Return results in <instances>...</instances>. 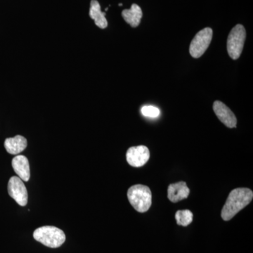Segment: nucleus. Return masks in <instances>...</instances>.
Masks as SVG:
<instances>
[{"instance_id":"nucleus-1","label":"nucleus","mask_w":253,"mask_h":253,"mask_svg":"<svg viewBox=\"0 0 253 253\" xmlns=\"http://www.w3.org/2000/svg\"><path fill=\"white\" fill-rule=\"evenodd\" d=\"M253 199V191L248 188L232 190L221 210V217L223 220H231L241 210L249 206Z\"/></svg>"},{"instance_id":"nucleus-2","label":"nucleus","mask_w":253,"mask_h":253,"mask_svg":"<svg viewBox=\"0 0 253 253\" xmlns=\"http://www.w3.org/2000/svg\"><path fill=\"white\" fill-rule=\"evenodd\" d=\"M129 203L137 212H147L152 204V194L147 186L136 184L131 186L127 191Z\"/></svg>"},{"instance_id":"nucleus-3","label":"nucleus","mask_w":253,"mask_h":253,"mask_svg":"<svg viewBox=\"0 0 253 253\" xmlns=\"http://www.w3.org/2000/svg\"><path fill=\"white\" fill-rule=\"evenodd\" d=\"M33 237L38 242L51 249L60 247L66 241L64 232L59 228L52 226L38 228L33 233Z\"/></svg>"},{"instance_id":"nucleus-4","label":"nucleus","mask_w":253,"mask_h":253,"mask_svg":"<svg viewBox=\"0 0 253 253\" xmlns=\"http://www.w3.org/2000/svg\"><path fill=\"white\" fill-rule=\"evenodd\" d=\"M246 32L244 26L236 25L232 28L227 38V51L231 59H239L244 49Z\"/></svg>"},{"instance_id":"nucleus-5","label":"nucleus","mask_w":253,"mask_h":253,"mask_svg":"<svg viewBox=\"0 0 253 253\" xmlns=\"http://www.w3.org/2000/svg\"><path fill=\"white\" fill-rule=\"evenodd\" d=\"M212 30L206 28L199 31L190 44L189 52L195 59L201 57L210 46L212 38Z\"/></svg>"},{"instance_id":"nucleus-6","label":"nucleus","mask_w":253,"mask_h":253,"mask_svg":"<svg viewBox=\"0 0 253 253\" xmlns=\"http://www.w3.org/2000/svg\"><path fill=\"white\" fill-rule=\"evenodd\" d=\"M8 193L19 206H26L28 204V191L23 180L18 176L10 178L8 183Z\"/></svg>"},{"instance_id":"nucleus-7","label":"nucleus","mask_w":253,"mask_h":253,"mask_svg":"<svg viewBox=\"0 0 253 253\" xmlns=\"http://www.w3.org/2000/svg\"><path fill=\"white\" fill-rule=\"evenodd\" d=\"M149 149L146 146H143V145L132 146L126 151V161L132 167H142L149 161Z\"/></svg>"},{"instance_id":"nucleus-8","label":"nucleus","mask_w":253,"mask_h":253,"mask_svg":"<svg viewBox=\"0 0 253 253\" xmlns=\"http://www.w3.org/2000/svg\"><path fill=\"white\" fill-rule=\"evenodd\" d=\"M213 111L224 126L229 128L236 127L237 119L235 115L224 103L215 101L213 104Z\"/></svg>"},{"instance_id":"nucleus-9","label":"nucleus","mask_w":253,"mask_h":253,"mask_svg":"<svg viewBox=\"0 0 253 253\" xmlns=\"http://www.w3.org/2000/svg\"><path fill=\"white\" fill-rule=\"evenodd\" d=\"M189 194L190 189L185 181H179L168 186V198L172 203H178L187 199Z\"/></svg>"},{"instance_id":"nucleus-10","label":"nucleus","mask_w":253,"mask_h":253,"mask_svg":"<svg viewBox=\"0 0 253 253\" xmlns=\"http://www.w3.org/2000/svg\"><path fill=\"white\" fill-rule=\"evenodd\" d=\"M13 169L21 180L28 181L31 177V170L28 158L24 156L18 155L13 158Z\"/></svg>"},{"instance_id":"nucleus-11","label":"nucleus","mask_w":253,"mask_h":253,"mask_svg":"<svg viewBox=\"0 0 253 253\" xmlns=\"http://www.w3.org/2000/svg\"><path fill=\"white\" fill-rule=\"evenodd\" d=\"M27 139L24 136L17 135L12 138H7L4 141V147L10 154L17 155L22 152L27 147Z\"/></svg>"},{"instance_id":"nucleus-12","label":"nucleus","mask_w":253,"mask_h":253,"mask_svg":"<svg viewBox=\"0 0 253 253\" xmlns=\"http://www.w3.org/2000/svg\"><path fill=\"white\" fill-rule=\"evenodd\" d=\"M122 16L126 22L130 25L131 27L136 28L140 24L142 11L139 5L133 4L130 9L123 10Z\"/></svg>"},{"instance_id":"nucleus-13","label":"nucleus","mask_w":253,"mask_h":253,"mask_svg":"<svg viewBox=\"0 0 253 253\" xmlns=\"http://www.w3.org/2000/svg\"><path fill=\"white\" fill-rule=\"evenodd\" d=\"M105 16H106V13L101 11L99 1L96 0H91L89 16L91 19L94 20L95 24L101 29H104L108 26V21Z\"/></svg>"},{"instance_id":"nucleus-14","label":"nucleus","mask_w":253,"mask_h":253,"mask_svg":"<svg viewBox=\"0 0 253 253\" xmlns=\"http://www.w3.org/2000/svg\"><path fill=\"white\" fill-rule=\"evenodd\" d=\"M194 214L189 210L178 211L175 214L176 224L179 226H187L193 221Z\"/></svg>"},{"instance_id":"nucleus-15","label":"nucleus","mask_w":253,"mask_h":253,"mask_svg":"<svg viewBox=\"0 0 253 253\" xmlns=\"http://www.w3.org/2000/svg\"><path fill=\"white\" fill-rule=\"evenodd\" d=\"M141 113L145 117L158 118L161 114V111L157 107L153 106H144L141 108Z\"/></svg>"}]
</instances>
